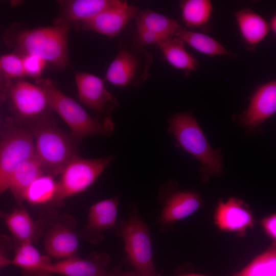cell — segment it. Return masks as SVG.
<instances>
[{
	"instance_id": "6da1fadb",
	"label": "cell",
	"mask_w": 276,
	"mask_h": 276,
	"mask_svg": "<svg viewBox=\"0 0 276 276\" xmlns=\"http://www.w3.org/2000/svg\"><path fill=\"white\" fill-rule=\"evenodd\" d=\"M34 143L35 156L45 174L60 175L77 154V142L71 133L60 129L54 117L28 129Z\"/></svg>"
},
{
	"instance_id": "7a4b0ae2",
	"label": "cell",
	"mask_w": 276,
	"mask_h": 276,
	"mask_svg": "<svg viewBox=\"0 0 276 276\" xmlns=\"http://www.w3.org/2000/svg\"><path fill=\"white\" fill-rule=\"evenodd\" d=\"M35 83L44 91L49 104L71 129V134L79 143L94 134L110 135L114 130L110 118L100 122L91 117L76 101L63 93L49 79L38 78Z\"/></svg>"
},
{
	"instance_id": "3957f363",
	"label": "cell",
	"mask_w": 276,
	"mask_h": 276,
	"mask_svg": "<svg viewBox=\"0 0 276 276\" xmlns=\"http://www.w3.org/2000/svg\"><path fill=\"white\" fill-rule=\"evenodd\" d=\"M71 26L65 23L22 30L15 39L16 52L36 55L47 64L66 67L70 63L67 42Z\"/></svg>"
},
{
	"instance_id": "277c9868",
	"label": "cell",
	"mask_w": 276,
	"mask_h": 276,
	"mask_svg": "<svg viewBox=\"0 0 276 276\" xmlns=\"http://www.w3.org/2000/svg\"><path fill=\"white\" fill-rule=\"evenodd\" d=\"M169 123V131L180 147L198 159L204 170L214 174L221 172V154L211 147L192 114L186 112L174 114L170 117Z\"/></svg>"
},
{
	"instance_id": "5b68a950",
	"label": "cell",
	"mask_w": 276,
	"mask_h": 276,
	"mask_svg": "<svg viewBox=\"0 0 276 276\" xmlns=\"http://www.w3.org/2000/svg\"><path fill=\"white\" fill-rule=\"evenodd\" d=\"M7 95L14 121L27 129L54 117L44 91L36 84L14 80L8 86Z\"/></svg>"
},
{
	"instance_id": "8992f818",
	"label": "cell",
	"mask_w": 276,
	"mask_h": 276,
	"mask_svg": "<svg viewBox=\"0 0 276 276\" xmlns=\"http://www.w3.org/2000/svg\"><path fill=\"white\" fill-rule=\"evenodd\" d=\"M116 233L123 240L127 258L135 273L160 276L155 271L149 228L136 211L119 222Z\"/></svg>"
},
{
	"instance_id": "52a82bcc",
	"label": "cell",
	"mask_w": 276,
	"mask_h": 276,
	"mask_svg": "<svg viewBox=\"0 0 276 276\" xmlns=\"http://www.w3.org/2000/svg\"><path fill=\"white\" fill-rule=\"evenodd\" d=\"M34 155V140L29 130L9 120L0 136V195L8 189L16 168Z\"/></svg>"
},
{
	"instance_id": "ba28073f",
	"label": "cell",
	"mask_w": 276,
	"mask_h": 276,
	"mask_svg": "<svg viewBox=\"0 0 276 276\" xmlns=\"http://www.w3.org/2000/svg\"><path fill=\"white\" fill-rule=\"evenodd\" d=\"M113 159L111 156L99 158L75 156L60 174L55 203L87 190Z\"/></svg>"
},
{
	"instance_id": "9c48e42d",
	"label": "cell",
	"mask_w": 276,
	"mask_h": 276,
	"mask_svg": "<svg viewBox=\"0 0 276 276\" xmlns=\"http://www.w3.org/2000/svg\"><path fill=\"white\" fill-rule=\"evenodd\" d=\"M152 61V57L143 49L137 54L121 49L109 65L105 80L119 87L139 85L149 76Z\"/></svg>"
},
{
	"instance_id": "30bf717a",
	"label": "cell",
	"mask_w": 276,
	"mask_h": 276,
	"mask_svg": "<svg viewBox=\"0 0 276 276\" xmlns=\"http://www.w3.org/2000/svg\"><path fill=\"white\" fill-rule=\"evenodd\" d=\"M76 226V220L71 216L51 223L44 238V250L48 256L60 260L77 256L79 238Z\"/></svg>"
},
{
	"instance_id": "8fae6325",
	"label": "cell",
	"mask_w": 276,
	"mask_h": 276,
	"mask_svg": "<svg viewBox=\"0 0 276 276\" xmlns=\"http://www.w3.org/2000/svg\"><path fill=\"white\" fill-rule=\"evenodd\" d=\"M75 80L79 100L98 113L105 112L107 117L119 106L116 98L106 88L101 78L86 72H76Z\"/></svg>"
},
{
	"instance_id": "7c38bea8",
	"label": "cell",
	"mask_w": 276,
	"mask_h": 276,
	"mask_svg": "<svg viewBox=\"0 0 276 276\" xmlns=\"http://www.w3.org/2000/svg\"><path fill=\"white\" fill-rule=\"evenodd\" d=\"M139 8L123 1L119 5L106 10L95 17L74 24L76 29L96 32L109 37L117 35L132 19Z\"/></svg>"
},
{
	"instance_id": "4fadbf2b",
	"label": "cell",
	"mask_w": 276,
	"mask_h": 276,
	"mask_svg": "<svg viewBox=\"0 0 276 276\" xmlns=\"http://www.w3.org/2000/svg\"><path fill=\"white\" fill-rule=\"evenodd\" d=\"M214 222L221 231L235 233L243 237L254 227L255 219L249 206L235 197L226 201H220L214 213Z\"/></svg>"
},
{
	"instance_id": "5bb4252c",
	"label": "cell",
	"mask_w": 276,
	"mask_h": 276,
	"mask_svg": "<svg viewBox=\"0 0 276 276\" xmlns=\"http://www.w3.org/2000/svg\"><path fill=\"white\" fill-rule=\"evenodd\" d=\"M276 111V80L259 85L251 96L246 109L238 116L241 123L250 128L261 125Z\"/></svg>"
},
{
	"instance_id": "9a60e30c",
	"label": "cell",
	"mask_w": 276,
	"mask_h": 276,
	"mask_svg": "<svg viewBox=\"0 0 276 276\" xmlns=\"http://www.w3.org/2000/svg\"><path fill=\"white\" fill-rule=\"evenodd\" d=\"M118 210V196L101 200L91 205L86 225L82 233L83 237L94 244L102 241L103 233L115 225Z\"/></svg>"
},
{
	"instance_id": "2e32d148",
	"label": "cell",
	"mask_w": 276,
	"mask_h": 276,
	"mask_svg": "<svg viewBox=\"0 0 276 276\" xmlns=\"http://www.w3.org/2000/svg\"><path fill=\"white\" fill-rule=\"evenodd\" d=\"M119 0L59 1L60 13L54 24L71 25L88 20L122 3Z\"/></svg>"
},
{
	"instance_id": "e0dca14e",
	"label": "cell",
	"mask_w": 276,
	"mask_h": 276,
	"mask_svg": "<svg viewBox=\"0 0 276 276\" xmlns=\"http://www.w3.org/2000/svg\"><path fill=\"white\" fill-rule=\"evenodd\" d=\"M109 262L106 253L94 252L85 259L77 256L52 263L50 271L64 276H107L105 267Z\"/></svg>"
},
{
	"instance_id": "ac0fdd59",
	"label": "cell",
	"mask_w": 276,
	"mask_h": 276,
	"mask_svg": "<svg viewBox=\"0 0 276 276\" xmlns=\"http://www.w3.org/2000/svg\"><path fill=\"white\" fill-rule=\"evenodd\" d=\"M234 14L245 49L255 52L269 32L268 22L250 8L239 10Z\"/></svg>"
},
{
	"instance_id": "d6986e66",
	"label": "cell",
	"mask_w": 276,
	"mask_h": 276,
	"mask_svg": "<svg viewBox=\"0 0 276 276\" xmlns=\"http://www.w3.org/2000/svg\"><path fill=\"white\" fill-rule=\"evenodd\" d=\"M202 200L193 192L178 191L169 196L159 216L162 225H171L193 214L201 206Z\"/></svg>"
},
{
	"instance_id": "ffe728a7",
	"label": "cell",
	"mask_w": 276,
	"mask_h": 276,
	"mask_svg": "<svg viewBox=\"0 0 276 276\" xmlns=\"http://www.w3.org/2000/svg\"><path fill=\"white\" fill-rule=\"evenodd\" d=\"M52 263L49 256L41 254L30 242L18 244L11 260V265L20 268L26 276H51Z\"/></svg>"
},
{
	"instance_id": "44dd1931",
	"label": "cell",
	"mask_w": 276,
	"mask_h": 276,
	"mask_svg": "<svg viewBox=\"0 0 276 276\" xmlns=\"http://www.w3.org/2000/svg\"><path fill=\"white\" fill-rule=\"evenodd\" d=\"M185 43L175 36L168 38L156 45L160 50L164 59L173 67L184 72L188 76L196 72L199 66L197 58L186 49Z\"/></svg>"
},
{
	"instance_id": "7402d4cb",
	"label": "cell",
	"mask_w": 276,
	"mask_h": 276,
	"mask_svg": "<svg viewBox=\"0 0 276 276\" xmlns=\"http://www.w3.org/2000/svg\"><path fill=\"white\" fill-rule=\"evenodd\" d=\"M5 223L18 244L33 243L40 232L37 224L23 206H19L3 216Z\"/></svg>"
},
{
	"instance_id": "603a6c76",
	"label": "cell",
	"mask_w": 276,
	"mask_h": 276,
	"mask_svg": "<svg viewBox=\"0 0 276 276\" xmlns=\"http://www.w3.org/2000/svg\"><path fill=\"white\" fill-rule=\"evenodd\" d=\"M179 6L181 10L182 19L187 28L206 33L211 31L210 23L213 10L210 0H182Z\"/></svg>"
},
{
	"instance_id": "cb8c5ba5",
	"label": "cell",
	"mask_w": 276,
	"mask_h": 276,
	"mask_svg": "<svg viewBox=\"0 0 276 276\" xmlns=\"http://www.w3.org/2000/svg\"><path fill=\"white\" fill-rule=\"evenodd\" d=\"M45 173L35 155L21 164L13 172L8 186L19 206L24 200V194L31 182Z\"/></svg>"
},
{
	"instance_id": "d4e9b609",
	"label": "cell",
	"mask_w": 276,
	"mask_h": 276,
	"mask_svg": "<svg viewBox=\"0 0 276 276\" xmlns=\"http://www.w3.org/2000/svg\"><path fill=\"white\" fill-rule=\"evenodd\" d=\"M135 18L137 29L152 31L167 38L175 37L182 28L176 20L149 9L139 11Z\"/></svg>"
},
{
	"instance_id": "484cf974",
	"label": "cell",
	"mask_w": 276,
	"mask_h": 276,
	"mask_svg": "<svg viewBox=\"0 0 276 276\" xmlns=\"http://www.w3.org/2000/svg\"><path fill=\"white\" fill-rule=\"evenodd\" d=\"M191 48L205 55H226L236 58L237 55L227 50L221 43L204 33L190 31L182 27L176 34Z\"/></svg>"
},
{
	"instance_id": "4316f807",
	"label": "cell",
	"mask_w": 276,
	"mask_h": 276,
	"mask_svg": "<svg viewBox=\"0 0 276 276\" xmlns=\"http://www.w3.org/2000/svg\"><path fill=\"white\" fill-rule=\"evenodd\" d=\"M58 182L54 176L42 174L34 179L26 190L24 200L34 205L55 204Z\"/></svg>"
},
{
	"instance_id": "83f0119b",
	"label": "cell",
	"mask_w": 276,
	"mask_h": 276,
	"mask_svg": "<svg viewBox=\"0 0 276 276\" xmlns=\"http://www.w3.org/2000/svg\"><path fill=\"white\" fill-rule=\"evenodd\" d=\"M233 276H276L275 241Z\"/></svg>"
},
{
	"instance_id": "f1b7e54d",
	"label": "cell",
	"mask_w": 276,
	"mask_h": 276,
	"mask_svg": "<svg viewBox=\"0 0 276 276\" xmlns=\"http://www.w3.org/2000/svg\"><path fill=\"white\" fill-rule=\"evenodd\" d=\"M0 73L5 79H23L22 55L16 52L0 55Z\"/></svg>"
},
{
	"instance_id": "f546056e",
	"label": "cell",
	"mask_w": 276,
	"mask_h": 276,
	"mask_svg": "<svg viewBox=\"0 0 276 276\" xmlns=\"http://www.w3.org/2000/svg\"><path fill=\"white\" fill-rule=\"evenodd\" d=\"M24 72L25 76L39 78L47 63L41 58L34 55H22Z\"/></svg>"
},
{
	"instance_id": "4dcf8cb0",
	"label": "cell",
	"mask_w": 276,
	"mask_h": 276,
	"mask_svg": "<svg viewBox=\"0 0 276 276\" xmlns=\"http://www.w3.org/2000/svg\"><path fill=\"white\" fill-rule=\"evenodd\" d=\"M167 39L152 31L137 29L136 40L140 47L149 44H155L156 46Z\"/></svg>"
},
{
	"instance_id": "1f68e13d",
	"label": "cell",
	"mask_w": 276,
	"mask_h": 276,
	"mask_svg": "<svg viewBox=\"0 0 276 276\" xmlns=\"http://www.w3.org/2000/svg\"><path fill=\"white\" fill-rule=\"evenodd\" d=\"M12 243L7 236L0 234V270L11 265L9 252L12 248Z\"/></svg>"
},
{
	"instance_id": "d6a6232c",
	"label": "cell",
	"mask_w": 276,
	"mask_h": 276,
	"mask_svg": "<svg viewBox=\"0 0 276 276\" xmlns=\"http://www.w3.org/2000/svg\"><path fill=\"white\" fill-rule=\"evenodd\" d=\"M261 224L266 234L272 240L275 241L276 238V215L272 214L263 218Z\"/></svg>"
},
{
	"instance_id": "836d02e7",
	"label": "cell",
	"mask_w": 276,
	"mask_h": 276,
	"mask_svg": "<svg viewBox=\"0 0 276 276\" xmlns=\"http://www.w3.org/2000/svg\"><path fill=\"white\" fill-rule=\"evenodd\" d=\"M268 23L269 31L275 35L276 34V14H274L271 17Z\"/></svg>"
},
{
	"instance_id": "e575fe53",
	"label": "cell",
	"mask_w": 276,
	"mask_h": 276,
	"mask_svg": "<svg viewBox=\"0 0 276 276\" xmlns=\"http://www.w3.org/2000/svg\"><path fill=\"white\" fill-rule=\"evenodd\" d=\"M107 276H142L135 272L115 271L107 274Z\"/></svg>"
},
{
	"instance_id": "d590c367",
	"label": "cell",
	"mask_w": 276,
	"mask_h": 276,
	"mask_svg": "<svg viewBox=\"0 0 276 276\" xmlns=\"http://www.w3.org/2000/svg\"><path fill=\"white\" fill-rule=\"evenodd\" d=\"M176 276H206L202 274H195V273H189V274H179Z\"/></svg>"
},
{
	"instance_id": "8d00e7d4",
	"label": "cell",
	"mask_w": 276,
	"mask_h": 276,
	"mask_svg": "<svg viewBox=\"0 0 276 276\" xmlns=\"http://www.w3.org/2000/svg\"><path fill=\"white\" fill-rule=\"evenodd\" d=\"M3 76L2 75V74L0 73V86L2 84V79H3Z\"/></svg>"
},
{
	"instance_id": "74e56055",
	"label": "cell",
	"mask_w": 276,
	"mask_h": 276,
	"mask_svg": "<svg viewBox=\"0 0 276 276\" xmlns=\"http://www.w3.org/2000/svg\"><path fill=\"white\" fill-rule=\"evenodd\" d=\"M4 214V212L0 211V218L3 217Z\"/></svg>"
},
{
	"instance_id": "f35d334b",
	"label": "cell",
	"mask_w": 276,
	"mask_h": 276,
	"mask_svg": "<svg viewBox=\"0 0 276 276\" xmlns=\"http://www.w3.org/2000/svg\"><path fill=\"white\" fill-rule=\"evenodd\" d=\"M2 130H1V124H0V136L2 134Z\"/></svg>"
}]
</instances>
